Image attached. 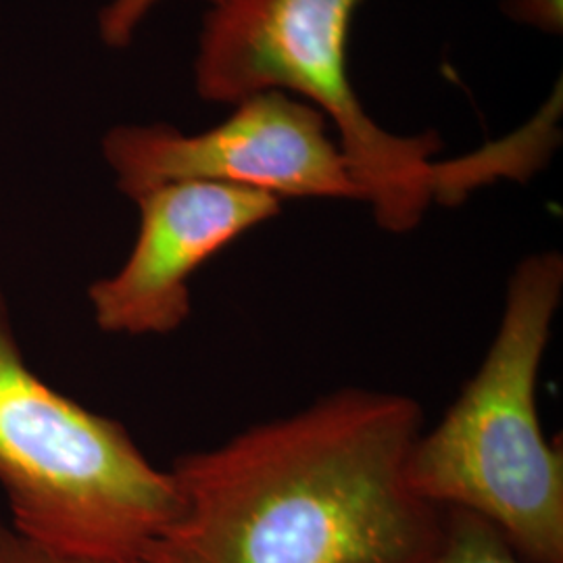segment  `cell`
<instances>
[{
	"label": "cell",
	"instance_id": "cell-3",
	"mask_svg": "<svg viewBox=\"0 0 563 563\" xmlns=\"http://www.w3.org/2000/svg\"><path fill=\"white\" fill-rule=\"evenodd\" d=\"M562 297V253L518 263L476 376L405 465L423 501L488 520L528 563H563V455L544 439L537 402Z\"/></svg>",
	"mask_w": 563,
	"mask_h": 563
},
{
	"label": "cell",
	"instance_id": "cell-5",
	"mask_svg": "<svg viewBox=\"0 0 563 563\" xmlns=\"http://www.w3.org/2000/svg\"><path fill=\"white\" fill-rule=\"evenodd\" d=\"M199 134L172 125H121L102 141L104 159L130 199L169 181L205 180L262 190L278 199L367 202L330 121L313 104L267 90Z\"/></svg>",
	"mask_w": 563,
	"mask_h": 563
},
{
	"label": "cell",
	"instance_id": "cell-4",
	"mask_svg": "<svg viewBox=\"0 0 563 563\" xmlns=\"http://www.w3.org/2000/svg\"><path fill=\"white\" fill-rule=\"evenodd\" d=\"M0 484L13 530L74 555L139 558L181 511L178 483L120 422L23 363L0 295Z\"/></svg>",
	"mask_w": 563,
	"mask_h": 563
},
{
	"label": "cell",
	"instance_id": "cell-8",
	"mask_svg": "<svg viewBox=\"0 0 563 563\" xmlns=\"http://www.w3.org/2000/svg\"><path fill=\"white\" fill-rule=\"evenodd\" d=\"M0 563H146L142 558H90L44 547L0 522Z\"/></svg>",
	"mask_w": 563,
	"mask_h": 563
},
{
	"label": "cell",
	"instance_id": "cell-9",
	"mask_svg": "<svg viewBox=\"0 0 563 563\" xmlns=\"http://www.w3.org/2000/svg\"><path fill=\"white\" fill-rule=\"evenodd\" d=\"M159 0H113L109 2L99 15L101 38L113 48H125L141 21ZM211 7L223 0H209Z\"/></svg>",
	"mask_w": 563,
	"mask_h": 563
},
{
	"label": "cell",
	"instance_id": "cell-10",
	"mask_svg": "<svg viewBox=\"0 0 563 563\" xmlns=\"http://www.w3.org/2000/svg\"><path fill=\"white\" fill-rule=\"evenodd\" d=\"M563 0H505V13L514 20L537 25L544 32H562Z\"/></svg>",
	"mask_w": 563,
	"mask_h": 563
},
{
	"label": "cell",
	"instance_id": "cell-7",
	"mask_svg": "<svg viewBox=\"0 0 563 563\" xmlns=\"http://www.w3.org/2000/svg\"><path fill=\"white\" fill-rule=\"evenodd\" d=\"M430 563H528L497 526L465 509H444L441 547Z\"/></svg>",
	"mask_w": 563,
	"mask_h": 563
},
{
	"label": "cell",
	"instance_id": "cell-6",
	"mask_svg": "<svg viewBox=\"0 0 563 563\" xmlns=\"http://www.w3.org/2000/svg\"><path fill=\"white\" fill-rule=\"evenodd\" d=\"M141 230L128 262L88 297L111 334L163 336L190 316V278L230 242L280 216L282 199L220 181H169L139 195Z\"/></svg>",
	"mask_w": 563,
	"mask_h": 563
},
{
	"label": "cell",
	"instance_id": "cell-2",
	"mask_svg": "<svg viewBox=\"0 0 563 563\" xmlns=\"http://www.w3.org/2000/svg\"><path fill=\"white\" fill-rule=\"evenodd\" d=\"M363 0H223L202 23L195 81L201 99L236 104L280 90L320 109L384 230L401 234L432 202H457L499 176L516 178L509 142L437 163L439 134L399 136L372 120L349 78V32Z\"/></svg>",
	"mask_w": 563,
	"mask_h": 563
},
{
	"label": "cell",
	"instance_id": "cell-1",
	"mask_svg": "<svg viewBox=\"0 0 563 563\" xmlns=\"http://www.w3.org/2000/svg\"><path fill=\"white\" fill-rule=\"evenodd\" d=\"M420 402L349 386L181 455L180 516L146 563H430L444 509L405 481Z\"/></svg>",
	"mask_w": 563,
	"mask_h": 563
}]
</instances>
